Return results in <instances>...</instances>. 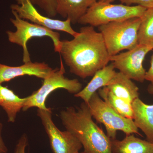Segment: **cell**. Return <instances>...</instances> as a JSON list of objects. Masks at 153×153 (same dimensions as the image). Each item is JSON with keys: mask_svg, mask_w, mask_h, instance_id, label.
I'll list each match as a JSON object with an SVG mask.
<instances>
[{"mask_svg": "<svg viewBox=\"0 0 153 153\" xmlns=\"http://www.w3.org/2000/svg\"><path fill=\"white\" fill-rule=\"evenodd\" d=\"M27 100V97L21 98L13 90L0 84V106L7 113L8 122H15Z\"/></svg>", "mask_w": 153, "mask_h": 153, "instance_id": "e0dca14e", "label": "cell"}, {"mask_svg": "<svg viewBox=\"0 0 153 153\" xmlns=\"http://www.w3.org/2000/svg\"><path fill=\"white\" fill-rule=\"evenodd\" d=\"M114 1L115 0H98V1L108 3H111Z\"/></svg>", "mask_w": 153, "mask_h": 153, "instance_id": "484cf974", "label": "cell"}, {"mask_svg": "<svg viewBox=\"0 0 153 153\" xmlns=\"http://www.w3.org/2000/svg\"><path fill=\"white\" fill-rule=\"evenodd\" d=\"M79 30L72 40L61 41L59 53L71 73L85 79L108 65L111 56L102 35L94 27L85 26Z\"/></svg>", "mask_w": 153, "mask_h": 153, "instance_id": "6da1fadb", "label": "cell"}, {"mask_svg": "<svg viewBox=\"0 0 153 153\" xmlns=\"http://www.w3.org/2000/svg\"><path fill=\"white\" fill-rule=\"evenodd\" d=\"M92 117L105 127L106 134L111 139H116L118 131L126 135L135 134L142 136L133 120L119 114L95 92L87 103Z\"/></svg>", "mask_w": 153, "mask_h": 153, "instance_id": "5b68a950", "label": "cell"}, {"mask_svg": "<svg viewBox=\"0 0 153 153\" xmlns=\"http://www.w3.org/2000/svg\"><path fill=\"white\" fill-rule=\"evenodd\" d=\"M150 67L147 71L146 72L145 75V80L150 81L153 83V54L151 57Z\"/></svg>", "mask_w": 153, "mask_h": 153, "instance_id": "603a6c76", "label": "cell"}, {"mask_svg": "<svg viewBox=\"0 0 153 153\" xmlns=\"http://www.w3.org/2000/svg\"><path fill=\"white\" fill-rule=\"evenodd\" d=\"M53 69L44 62L33 63L31 61L18 66H8L0 63V84L18 76L25 75L44 79Z\"/></svg>", "mask_w": 153, "mask_h": 153, "instance_id": "8fae6325", "label": "cell"}, {"mask_svg": "<svg viewBox=\"0 0 153 153\" xmlns=\"http://www.w3.org/2000/svg\"><path fill=\"white\" fill-rule=\"evenodd\" d=\"M60 117L66 130L76 137L86 153H112L111 139L94 121L85 102L76 108L68 107Z\"/></svg>", "mask_w": 153, "mask_h": 153, "instance_id": "7a4b0ae2", "label": "cell"}, {"mask_svg": "<svg viewBox=\"0 0 153 153\" xmlns=\"http://www.w3.org/2000/svg\"><path fill=\"white\" fill-rule=\"evenodd\" d=\"M141 22L140 17H136L98 27L110 56L136 47L138 44V33Z\"/></svg>", "mask_w": 153, "mask_h": 153, "instance_id": "3957f363", "label": "cell"}, {"mask_svg": "<svg viewBox=\"0 0 153 153\" xmlns=\"http://www.w3.org/2000/svg\"><path fill=\"white\" fill-rule=\"evenodd\" d=\"M140 18L141 22L138 33V44L153 49V8L147 9Z\"/></svg>", "mask_w": 153, "mask_h": 153, "instance_id": "d6986e66", "label": "cell"}, {"mask_svg": "<svg viewBox=\"0 0 153 153\" xmlns=\"http://www.w3.org/2000/svg\"><path fill=\"white\" fill-rule=\"evenodd\" d=\"M11 11L15 18L10 19V21L16 28V31L12 32L8 30L6 33L10 42L21 46L23 48L24 63L31 61L27 44L28 41L32 38L49 37L53 42L55 52L60 53L61 41L59 33L21 19L16 12Z\"/></svg>", "mask_w": 153, "mask_h": 153, "instance_id": "8992f818", "label": "cell"}, {"mask_svg": "<svg viewBox=\"0 0 153 153\" xmlns=\"http://www.w3.org/2000/svg\"><path fill=\"white\" fill-rule=\"evenodd\" d=\"M105 87L114 95L131 103L135 100L139 98V88L132 79L120 72H116Z\"/></svg>", "mask_w": 153, "mask_h": 153, "instance_id": "9a60e30c", "label": "cell"}, {"mask_svg": "<svg viewBox=\"0 0 153 153\" xmlns=\"http://www.w3.org/2000/svg\"><path fill=\"white\" fill-rule=\"evenodd\" d=\"M16 4L11 5V10L15 11L21 19L48 28L53 31L65 32L75 37L78 33L74 31L71 26L70 19L65 21L52 19L41 15L35 8L30 0H16Z\"/></svg>", "mask_w": 153, "mask_h": 153, "instance_id": "30bf717a", "label": "cell"}, {"mask_svg": "<svg viewBox=\"0 0 153 153\" xmlns=\"http://www.w3.org/2000/svg\"><path fill=\"white\" fill-rule=\"evenodd\" d=\"M3 126L2 123L0 122V153H7L8 149L2 137V131Z\"/></svg>", "mask_w": 153, "mask_h": 153, "instance_id": "cb8c5ba5", "label": "cell"}, {"mask_svg": "<svg viewBox=\"0 0 153 153\" xmlns=\"http://www.w3.org/2000/svg\"><path fill=\"white\" fill-rule=\"evenodd\" d=\"M152 50L151 47L138 44L131 50L111 56L110 61L115 68L129 79L143 82L146 72L143 62L146 55Z\"/></svg>", "mask_w": 153, "mask_h": 153, "instance_id": "9c48e42d", "label": "cell"}, {"mask_svg": "<svg viewBox=\"0 0 153 153\" xmlns=\"http://www.w3.org/2000/svg\"><path fill=\"white\" fill-rule=\"evenodd\" d=\"M122 4L131 6L133 4L142 6L147 9L153 8V0H119Z\"/></svg>", "mask_w": 153, "mask_h": 153, "instance_id": "44dd1931", "label": "cell"}, {"mask_svg": "<svg viewBox=\"0 0 153 153\" xmlns=\"http://www.w3.org/2000/svg\"><path fill=\"white\" fill-rule=\"evenodd\" d=\"M132 106L135 125L145 134L146 140L153 143V104H146L138 98L133 102Z\"/></svg>", "mask_w": 153, "mask_h": 153, "instance_id": "7c38bea8", "label": "cell"}, {"mask_svg": "<svg viewBox=\"0 0 153 153\" xmlns=\"http://www.w3.org/2000/svg\"><path fill=\"white\" fill-rule=\"evenodd\" d=\"M65 69L62 60L60 68H56L44 79L43 84L36 91L27 97L22 110L27 111L32 107L49 110L45 102L49 94L54 91L63 88L71 94H75L82 89V84L76 79H69L64 76Z\"/></svg>", "mask_w": 153, "mask_h": 153, "instance_id": "52a82bcc", "label": "cell"}, {"mask_svg": "<svg viewBox=\"0 0 153 153\" xmlns=\"http://www.w3.org/2000/svg\"><path fill=\"white\" fill-rule=\"evenodd\" d=\"M112 153H153V143L141 139L133 134L122 140L111 139Z\"/></svg>", "mask_w": 153, "mask_h": 153, "instance_id": "2e32d148", "label": "cell"}, {"mask_svg": "<svg viewBox=\"0 0 153 153\" xmlns=\"http://www.w3.org/2000/svg\"><path fill=\"white\" fill-rule=\"evenodd\" d=\"M28 141L27 135L23 134L16 146L15 153H26V149L28 145Z\"/></svg>", "mask_w": 153, "mask_h": 153, "instance_id": "7402d4cb", "label": "cell"}, {"mask_svg": "<svg viewBox=\"0 0 153 153\" xmlns=\"http://www.w3.org/2000/svg\"><path fill=\"white\" fill-rule=\"evenodd\" d=\"M98 94L105 103L119 114L123 117L133 120V111L131 102L114 95L106 87L99 89Z\"/></svg>", "mask_w": 153, "mask_h": 153, "instance_id": "ac0fdd59", "label": "cell"}, {"mask_svg": "<svg viewBox=\"0 0 153 153\" xmlns=\"http://www.w3.org/2000/svg\"><path fill=\"white\" fill-rule=\"evenodd\" d=\"M56 12L75 25L85 15L88 9L98 0H55Z\"/></svg>", "mask_w": 153, "mask_h": 153, "instance_id": "5bb4252c", "label": "cell"}, {"mask_svg": "<svg viewBox=\"0 0 153 153\" xmlns=\"http://www.w3.org/2000/svg\"><path fill=\"white\" fill-rule=\"evenodd\" d=\"M147 91L150 94H153V83L151 82L150 84L149 85L147 88Z\"/></svg>", "mask_w": 153, "mask_h": 153, "instance_id": "d4e9b609", "label": "cell"}, {"mask_svg": "<svg viewBox=\"0 0 153 153\" xmlns=\"http://www.w3.org/2000/svg\"><path fill=\"white\" fill-rule=\"evenodd\" d=\"M146 10L140 5L113 4L97 1L88 9L77 23L98 27L111 22H120L136 17L140 18Z\"/></svg>", "mask_w": 153, "mask_h": 153, "instance_id": "277c9868", "label": "cell"}, {"mask_svg": "<svg viewBox=\"0 0 153 153\" xmlns=\"http://www.w3.org/2000/svg\"><path fill=\"white\" fill-rule=\"evenodd\" d=\"M79 153H86L85 152H84V151L83 152H79Z\"/></svg>", "mask_w": 153, "mask_h": 153, "instance_id": "4316f807", "label": "cell"}, {"mask_svg": "<svg viewBox=\"0 0 153 153\" xmlns=\"http://www.w3.org/2000/svg\"><path fill=\"white\" fill-rule=\"evenodd\" d=\"M113 63L105 66L97 71L90 82L74 97L82 99L86 104L92 95L99 89L106 86L116 73Z\"/></svg>", "mask_w": 153, "mask_h": 153, "instance_id": "4fadbf2b", "label": "cell"}, {"mask_svg": "<svg viewBox=\"0 0 153 153\" xmlns=\"http://www.w3.org/2000/svg\"><path fill=\"white\" fill-rule=\"evenodd\" d=\"M33 4L44 11L47 16L52 18L57 15L55 0H30Z\"/></svg>", "mask_w": 153, "mask_h": 153, "instance_id": "ffe728a7", "label": "cell"}, {"mask_svg": "<svg viewBox=\"0 0 153 153\" xmlns=\"http://www.w3.org/2000/svg\"><path fill=\"white\" fill-rule=\"evenodd\" d=\"M37 115L48 137L51 149L54 153H79L82 146L79 140L70 132L61 131L53 122L51 108L37 110Z\"/></svg>", "mask_w": 153, "mask_h": 153, "instance_id": "ba28073f", "label": "cell"}]
</instances>
